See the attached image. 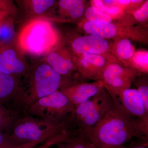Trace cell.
I'll list each match as a JSON object with an SVG mask.
<instances>
[{"instance_id":"15","label":"cell","mask_w":148,"mask_h":148,"mask_svg":"<svg viewBox=\"0 0 148 148\" xmlns=\"http://www.w3.org/2000/svg\"><path fill=\"white\" fill-rule=\"evenodd\" d=\"M84 29L89 34L104 39L113 38L117 33L116 27L112 23L101 24L87 21L85 23Z\"/></svg>"},{"instance_id":"27","label":"cell","mask_w":148,"mask_h":148,"mask_svg":"<svg viewBox=\"0 0 148 148\" xmlns=\"http://www.w3.org/2000/svg\"><path fill=\"white\" fill-rule=\"evenodd\" d=\"M18 145H19L14 142L10 135L0 131V148H7Z\"/></svg>"},{"instance_id":"16","label":"cell","mask_w":148,"mask_h":148,"mask_svg":"<svg viewBox=\"0 0 148 148\" xmlns=\"http://www.w3.org/2000/svg\"><path fill=\"white\" fill-rule=\"evenodd\" d=\"M58 6L63 12L72 18H79L84 12L83 3L79 0H61L58 2Z\"/></svg>"},{"instance_id":"22","label":"cell","mask_w":148,"mask_h":148,"mask_svg":"<svg viewBox=\"0 0 148 148\" xmlns=\"http://www.w3.org/2000/svg\"><path fill=\"white\" fill-rule=\"evenodd\" d=\"M147 51H139L135 52L132 57L133 63L143 71H147L148 64Z\"/></svg>"},{"instance_id":"11","label":"cell","mask_w":148,"mask_h":148,"mask_svg":"<svg viewBox=\"0 0 148 148\" xmlns=\"http://www.w3.org/2000/svg\"><path fill=\"white\" fill-rule=\"evenodd\" d=\"M72 47L77 54L101 55L108 50L109 44L105 39L90 35L77 38L72 42Z\"/></svg>"},{"instance_id":"33","label":"cell","mask_w":148,"mask_h":148,"mask_svg":"<svg viewBox=\"0 0 148 148\" xmlns=\"http://www.w3.org/2000/svg\"><path fill=\"white\" fill-rule=\"evenodd\" d=\"M7 16H8V15H6V14H0V24H1V22L3 18H4L5 17Z\"/></svg>"},{"instance_id":"23","label":"cell","mask_w":148,"mask_h":148,"mask_svg":"<svg viewBox=\"0 0 148 148\" xmlns=\"http://www.w3.org/2000/svg\"><path fill=\"white\" fill-rule=\"evenodd\" d=\"M93 6L98 8L99 10L104 13L110 15H116L120 13L121 9L120 8L116 6H107L103 4V2L99 0L93 1H92Z\"/></svg>"},{"instance_id":"6","label":"cell","mask_w":148,"mask_h":148,"mask_svg":"<svg viewBox=\"0 0 148 148\" xmlns=\"http://www.w3.org/2000/svg\"><path fill=\"white\" fill-rule=\"evenodd\" d=\"M30 112L46 121L58 123L75 110L69 98L60 90L40 98L30 106Z\"/></svg>"},{"instance_id":"4","label":"cell","mask_w":148,"mask_h":148,"mask_svg":"<svg viewBox=\"0 0 148 148\" xmlns=\"http://www.w3.org/2000/svg\"><path fill=\"white\" fill-rule=\"evenodd\" d=\"M72 124H76L74 112L58 123L26 117L16 122L10 136L18 145L36 141L45 142L54 135L71 130Z\"/></svg>"},{"instance_id":"12","label":"cell","mask_w":148,"mask_h":148,"mask_svg":"<svg viewBox=\"0 0 148 148\" xmlns=\"http://www.w3.org/2000/svg\"><path fill=\"white\" fill-rule=\"evenodd\" d=\"M44 61L62 77L70 76L74 69L71 60L54 49L45 56Z\"/></svg>"},{"instance_id":"21","label":"cell","mask_w":148,"mask_h":148,"mask_svg":"<svg viewBox=\"0 0 148 148\" xmlns=\"http://www.w3.org/2000/svg\"><path fill=\"white\" fill-rule=\"evenodd\" d=\"M86 138L82 133L57 144V148H85Z\"/></svg>"},{"instance_id":"31","label":"cell","mask_w":148,"mask_h":148,"mask_svg":"<svg viewBox=\"0 0 148 148\" xmlns=\"http://www.w3.org/2000/svg\"><path fill=\"white\" fill-rule=\"evenodd\" d=\"M85 148H99L92 143H90L86 139Z\"/></svg>"},{"instance_id":"18","label":"cell","mask_w":148,"mask_h":148,"mask_svg":"<svg viewBox=\"0 0 148 148\" xmlns=\"http://www.w3.org/2000/svg\"><path fill=\"white\" fill-rule=\"evenodd\" d=\"M13 34L12 19L10 16H6L0 24V45L13 42Z\"/></svg>"},{"instance_id":"32","label":"cell","mask_w":148,"mask_h":148,"mask_svg":"<svg viewBox=\"0 0 148 148\" xmlns=\"http://www.w3.org/2000/svg\"><path fill=\"white\" fill-rule=\"evenodd\" d=\"M117 2L120 3L122 5H127V4H129L131 1L130 0H121V1H117Z\"/></svg>"},{"instance_id":"30","label":"cell","mask_w":148,"mask_h":148,"mask_svg":"<svg viewBox=\"0 0 148 148\" xmlns=\"http://www.w3.org/2000/svg\"><path fill=\"white\" fill-rule=\"evenodd\" d=\"M44 142L42 141L30 142V143L21 144V145H18L13 146V147L7 148H34L36 147L40 143H43Z\"/></svg>"},{"instance_id":"25","label":"cell","mask_w":148,"mask_h":148,"mask_svg":"<svg viewBox=\"0 0 148 148\" xmlns=\"http://www.w3.org/2000/svg\"><path fill=\"white\" fill-rule=\"evenodd\" d=\"M138 93L145 106L146 111L148 112V87L146 82H139L137 84Z\"/></svg>"},{"instance_id":"14","label":"cell","mask_w":148,"mask_h":148,"mask_svg":"<svg viewBox=\"0 0 148 148\" xmlns=\"http://www.w3.org/2000/svg\"><path fill=\"white\" fill-rule=\"evenodd\" d=\"M21 7L30 18L43 17L53 5L55 1L51 0H26L19 1Z\"/></svg>"},{"instance_id":"1","label":"cell","mask_w":148,"mask_h":148,"mask_svg":"<svg viewBox=\"0 0 148 148\" xmlns=\"http://www.w3.org/2000/svg\"><path fill=\"white\" fill-rule=\"evenodd\" d=\"M99 148H114L133 138L148 142V125L132 116L119 103L113 106L84 135Z\"/></svg>"},{"instance_id":"2","label":"cell","mask_w":148,"mask_h":148,"mask_svg":"<svg viewBox=\"0 0 148 148\" xmlns=\"http://www.w3.org/2000/svg\"><path fill=\"white\" fill-rule=\"evenodd\" d=\"M58 41L57 32L47 17L30 18L16 37V45L24 54L45 56L54 49Z\"/></svg>"},{"instance_id":"13","label":"cell","mask_w":148,"mask_h":148,"mask_svg":"<svg viewBox=\"0 0 148 148\" xmlns=\"http://www.w3.org/2000/svg\"><path fill=\"white\" fill-rule=\"evenodd\" d=\"M21 85L18 79L0 71V103L21 91Z\"/></svg>"},{"instance_id":"7","label":"cell","mask_w":148,"mask_h":148,"mask_svg":"<svg viewBox=\"0 0 148 148\" xmlns=\"http://www.w3.org/2000/svg\"><path fill=\"white\" fill-rule=\"evenodd\" d=\"M136 73L117 64L109 65L102 72L98 81L106 88L114 103H118L119 96L122 91L129 88L136 78Z\"/></svg>"},{"instance_id":"26","label":"cell","mask_w":148,"mask_h":148,"mask_svg":"<svg viewBox=\"0 0 148 148\" xmlns=\"http://www.w3.org/2000/svg\"><path fill=\"white\" fill-rule=\"evenodd\" d=\"M16 10L13 1L0 0V14H1L11 16L15 13Z\"/></svg>"},{"instance_id":"5","label":"cell","mask_w":148,"mask_h":148,"mask_svg":"<svg viewBox=\"0 0 148 148\" xmlns=\"http://www.w3.org/2000/svg\"><path fill=\"white\" fill-rule=\"evenodd\" d=\"M114 102L104 88L86 102L75 107V121L84 135L89 132L99 120L112 107Z\"/></svg>"},{"instance_id":"34","label":"cell","mask_w":148,"mask_h":148,"mask_svg":"<svg viewBox=\"0 0 148 148\" xmlns=\"http://www.w3.org/2000/svg\"><path fill=\"white\" fill-rule=\"evenodd\" d=\"M132 3H138L142 1H136V0H132V1H130Z\"/></svg>"},{"instance_id":"10","label":"cell","mask_w":148,"mask_h":148,"mask_svg":"<svg viewBox=\"0 0 148 148\" xmlns=\"http://www.w3.org/2000/svg\"><path fill=\"white\" fill-rule=\"evenodd\" d=\"M118 103L130 114L148 125V112L146 111L137 89H125L119 96Z\"/></svg>"},{"instance_id":"19","label":"cell","mask_w":148,"mask_h":148,"mask_svg":"<svg viewBox=\"0 0 148 148\" xmlns=\"http://www.w3.org/2000/svg\"><path fill=\"white\" fill-rule=\"evenodd\" d=\"M80 132L78 129L76 130H69L64 131L48 139L39 147L34 148H50L53 146L57 145L58 143L64 142L69 138L78 135L81 133Z\"/></svg>"},{"instance_id":"17","label":"cell","mask_w":148,"mask_h":148,"mask_svg":"<svg viewBox=\"0 0 148 148\" xmlns=\"http://www.w3.org/2000/svg\"><path fill=\"white\" fill-rule=\"evenodd\" d=\"M85 15L88 21L97 24H109L112 21L111 16L104 13L93 6L86 10Z\"/></svg>"},{"instance_id":"9","label":"cell","mask_w":148,"mask_h":148,"mask_svg":"<svg viewBox=\"0 0 148 148\" xmlns=\"http://www.w3.org/2000/svg\"><path fill=\"white\" fill-rule=\"evenodd\" d=\"M104 88L101 81L87 83L76 84L61 88L60 91L64 93L75 107L86 102Z\"/></svg>"},{"instance_id":"20","label":"cell","mask_w":148,"mask_h":148,"mask_svg":"<svg viewBox=\"0 0 148 148\" xmlns=\"http://www.w3.org/2000/svg\"><path fill=\"white\" fill-rule=\"evenodd\" d=\"M116 51L118 56L124 60L132 58L135 53L134 46L129 40L126 38L123 39L118 42Z\"/></svg>"},{"instance_id":"28","label":"cell","mask_w":148,"mask_h":148,"mask_svg":"<svg viewBox=\"0 0 148 148\" xmlns=\"http://www.w3.org/2000/svg\"><path fill=\"white\" fill-rule=\"evenodd\" d=\"M135 18L140 21H146L148 16V1L145 3L144 5L134 13Z\"/></svg>"},{"instance_id":"8","label":"cell","mask_w":148,"mask_h":148,"mask_svg":"<svg viewBox=\"0 0 148 148\" xmlns=\"http://www.w3.org/2000/svg\"><path fill=\"white\" fill-rule=\"evenodd\" d=\"M29 67L24 54L13 42L0 45V71L18 79L24 76Z\"/></svg>"},{"instance_id":"3","label":"cell","mask_w":148,"mask_h":148,"mask_svg":"<svg viewBox=\"0 0 148 148\" xmlns=\"http://www.w3.org/2000/svg\"><path fill=\"white\" fill-rule=\"evenodd\" d=\"M25 84L21 86L18 96L20 101L30 106L40 98L66 86L62 76L45 61L34 63L24 77Z\"/></svg>"},{"instance_id":"24","label":"cell","mask_w":148,"mask_h":148,"mask_svg":"<svg viewBox=\"0 0 148 148\" xmlns=\"http://www.w3.org/2000/svg\"><path fill=\"white\" fill-rule=\"evenodd\" d=\"M12 118L9 112L0 106V131L7 129L12 123Z\"/></svg>"},{"instance_id":"29","label":"cell","mask_w":148,"mask_h":148,"mask_svg":"<svg viewBox=\"0 0 148 148\" xmlns=\"http://www.w3.org/2000/svg\"><path fill=\"white\" fill-rule=\"evenodd\" d=\"M114 148H148V142L138 141L137 143H133L128 145H123Z\"/></svg>"}]
</instances>
